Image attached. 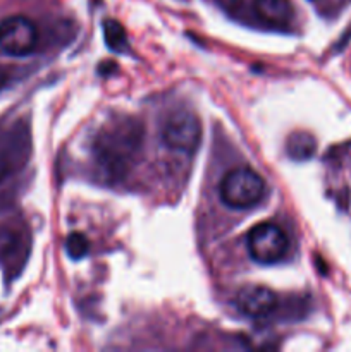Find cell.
<instances>
[{"mask_svg": "<svg viewBox=\"0 0 351 352\" xmlns=\"http://www.w3.org/2000/svg\"><path fill=\"white\" fill-rule=\"evenodd\" d=\"M143 143V127L133 117H123L105 124L96 134L93 151L100 167L109 175L126 174Z\"/></svg>", "mask_w": 351, "mask_h": 352, "instance_id": "6da1fadb", "label": "cell"}, {"mask_svg": "<svg viewBox=\"0 0 351 352\" xmlns=\"http://www.w3.org/2000/svg\"><path fill=\"white\" fill-rule=\"evenodd\" d=\"M267 186L262 175L250 167L233 168L224 175L219 186V196L233 210H248L264 199Z\"/></svg>", "mask_w": 351, "mask_h": 352, "instance_id": "7a4b0ae2", "label": "cell"}, {"mask_svg": "<svg viewBox=\"0 0 351 352\" xmlns=\"http://www.w3.org/2000/svg\"><path fill=\"white\" fill-rule=\"evenodd\" d=\"M160 136L162 143L171 150L191 153L202 141V124L189 110H174L162 120Z\"/></svg>", "mask_w": 351, "mask_h": 352, "instance_id": "3957f363", "label": "cell"}, {"mask_svg": "<svg viewBox=\"0 0 351 352\" xmlns=\"http://www.w3.org/2000/svg\"><path fill=\"white\" fill-rule=\"evenodd\" d=\"M248 254L260 265H275L284 260L289 241L284 230L270 222L255 226L246 236Z\"/></svg>", "mask_w": 351, "mask_h": 352, "instance_id": "277c9868", "label": "cell"}, {"mask_svg": "<svg viewBox=\"0 0 351 352\" xmlns=\"http://www.w3.org/2000/svg\"><path fill=\"white\" fill-rule=\"evenodd\" d=\"M38 45V30L24 16H9L0 21V50L12 57H26Z\"/></svg>", "mask_w": 351, "mask_h": 352, "instance_id": "5b68a950", "label": "cell"}, {"mask_svg": "<svg viewBox=\"0 0 351 352\" xmlns=\"http://www.w3.org/2000/svg\"><path fill=\"white\" fill-rule=\"evenodd\" d=\"M30 155V134L23 127L0 129V182L19 170Z\"/></svg>", "mask_w": 351, "mask_h": 352, "instance_id": "8992f818", "label": "cell"}, {"mask_svg": "<svg viewBox=\"0 0 351 352\" xmlns=\"http://www.w3.org/2000/svg\"><path fill=\"white\" fill-rule=\"evenodd\" d=\"M236 308L248 318H265L277 308V296L265 285H246L236 294Z\"/></svg>", "mask_w": 351, "mask_h": 352, "instance_id": "52a82bcc", "label": "cell"}, {"mask_svg": "<svg viewBox=\"0 0 351 352\" xmlns=\"http://www.w3.org/2000/svg\"><path fill=\"white\" fill-rule=\"evenodd\" d=\"M253 9L258 19L272 26H284L295 16L291 0H255Z\"/></svg>", "mask_w": 351, "mask_h": 352, "instance_id": "ba28073f", "label": "cell"}, {"mask_svg": "<svg viewBox=\"0 0 351 352\" xmlns=\"http://www.w3.org/2000/svg\"><path fill=\"white\" fill-rule=\"evenodd\" d=\"M286 150L295 160H306L315 153V140L306 133H295L289 136Z\"/></svg>", "mask_w": 351, "mask_h": 352, "instance_id": "9c48e42d", "label": "cell"}, {"mask_svg": "<svg viewBox=\"0 0 351 352\" xmlns=\"http://www.w3.org/2000/svg\"><path fill=\"white\" fill-rule=\"evenodd\" d=\"M103 34H105V43L114 52H124L127 47L126 31L117 21L105 19L103 21Z\"/></svg>", "mask_w": 351, "mask_h": 352, "instance_id": "30bf717a", "label": "cell"}, {"mask_svg": "<svg viewBox=\"0 0 351 352\" xmlns=\"http://www.w3.org/2000/svg\"><path fill=\"white\" fill-rule=\"evenodd\" d=\"M89 251V243L83 234L72 232L69 234L67 239H65V253L69 254L71 260H81L88 254Z\"/></svg>", "mask_w": 351, "mask_h": 352, "instance_id": "8fae6325", "label": "cell"}]
</instances>
